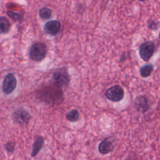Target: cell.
<instances>
[{"label":"cell","instance_id":"obj_1","mask_svg":"<svg viewBox=\"0 0 160 160\" xmlns=\"http://www.w3.org/2000/svg\"><path fill=\"white\" fill-rule=\"evenodd\" d=\"M47 53V48L46 45L41 42H36L33 44L29 50V56L32 60L40 61L42 60Z\"/></svg>","mask_w":160,"mask_h":160},{"label":"cell","instance_id":"obj_2","mask_svg":"<svg viewBox=\"0 0 160 160\" xmlns=\"http://www.w3.org/2000/svg\"><path fill=\"white\" fill-rule=\"evenodd\" d=\"M52 81L56 86L65 87L69 84L70 77L66 69L60 68L54 72Z\"/></svg>","mask_w":160,"mask_h":160},{"label":"cell","instance_id":"obj_3","mask_svg":"<svg viewBox=\"0 0 160 160\" xmlns=\"http://www.w3.org/2000/svg\"><path fill=\"white\" fill-rule=\"evenodd\" d=\"M123 89L119 85H115L108 89L105 92V96L109 100L113 102H118L124 98Z\"/></svg>","mask_w":160,"mask_h":160},{"label":"cell","instance_id":"obj_4","mask_svg":"<svg viewBox=\"0 0 160 160\" xmlns=\"http://www.w3.org/2000/svg\"><path fill=\"white\" fill-rule=\"evenodd\" d=\"M17 84V81L12 73H8L4 78L2 89L5 94H9L12 93L15 89Z\"/></svg>","mask_w":160,"mask_h":160},{"label":"cell","instance_id":"obj_5","mask_svg":"<svg viewBox=\"0 0 160 160\" xmlns=\"http://www.w3.org/2000/svg\"><path fill=\"white\" fill-rule=\"evenodd\" d=\"M154 44L151 41L142 43L139 47V54L141 58L145 61H148L152 56L154 51Z\"/></svg>","mask_w":160,"mask_h":160},{"label":"cell","instance_id":"obj_6","mask_svg":"<svg viewBox=\"0 0 160 160\" xmlns=\"http://www.w3.org/2000/svg\"><path fill=\"white\" fill-rule=\"evenodd\" d=\"M14 121L19 124H26L30 120L29 114L24 109H18L13 114Z\"/></svg>","mask_w":160,"mask_h":160},{"label":"cell","instance_id":"obj_7","mask_svg":"<svg viewBox=\"0 0 160 160\" xmlns=\"http://www.w3.org/2000/svg\"><path fill=\"white\" fill-rule=\"evenodd\" d=\"M44 31L49 34L56 35L61 29V23L58 21L53 20L47 22L44 27Z\"/></svg>","mask_w":160,"mask_h":160},{"label":"cell","instance_id":"obj_8","mask_svg":"<svg viewBox=\"0 0 160 160\" xmlns=\"http://www.w3.org/2000/svg\"><path fill=\"white\" fill-rule=\"evenodd\" d=\"M136 109L141 112H144L148 109V99L145 96H140L136 98L134 102Z\"/></svg>","mask_w":160,"mask_h":160},{"label":"cell","instance_id":"obj_9","mask_svg":"<svg viewBox=\"0 0 160 160\" xmlns=\"http://www.w3.org/2000/svg\"><path fill=\"white\" fill-rule=\"evenodd\" d=\"M113 148L114 146L112 143L108 139H104L99 144L98 150L101 154H106L111 152L113 150Z\"/></svg>","mask_w":160,"mask_h":160},{"label":"cell","instance_id":"obj_10","mask_svg":"<svg viewBox=\"0 0 160 160\" xmlns=\"http://www.w3.org/2000/svg\"><path fill=\"white\" fill-rule=\"evenodd\" d=\"M43 144H44V139L41 136H36L33 144L32 151L31 154L32 157H34L37 155V154L42 148Z\"/></svg>","mask_w":160,"mask_h":160},{"label":"cell","instance_id":"obj_11","mask_svg":"<svg viewBox=\"0 0 160 160\" xmlns=\"http://www.w3.org/2000/svg\"><path fill=\"white\" fill-rule=\"evenodd\" d=\"M11 24L9 20L4 16L0 17V34H5L9 31Z\"/></svg>","mask_w":160,"mask_h":160},{"label":"cell","instance_id":"obj_12","mask_svg":"<svg viewBox=\"0 0 160 160\" xmlns=\"http://www.w3.org/2000/svg\"><path fill=\"white\" fill-rule=\"evenodd\" d=\"M153 70V66L151 64H146L140 69V74L142 78H147L150 76Z\"/></svg>","mask_w":160,"mask_h":160},{"label":"cell","instance_id":"obj_13","mask_svg":"<svg viewBox=\"0 0 160 160\" xmlns=\"http://www.w3.org/2000/svg\"><path fill=\"white\" fill-rule=\"evenodd\" d=\"M79 118V112L76 109H72L66 114V119L71 122H75Z\"/></svg>","mask_w":160,"mask_h":160},{"label":"cell","instance_id":"obj_14","mask_svg":"<svg viewBox=\"0 0 160 160\" xmlns=\"http://www.w3.org/2000/svg\"><path fill=\"white\" fill-rule=\"evenodd\" d=\"M39 16L43 19H48L51 17L52 11L48 8H42L39 11Z\"/></svg>","mask_w":160,"mask_h":160},{"label":"cell","instance_id":"obj_15","mask_svg":"<svg viewBox=\"0 0 160 160\" xmlns=\"http://www.w3.org/2000/svg\"><path fill=\"white\" fill-rule=\"evenodd\" d=\"M8 14L11 19H12L13 20H16V21L20 20L22 17V15L20 13L12 12L11 11H8Z\"/></svg>","mask_w":160,"mask_h":160},{"label":"cell","instance_id":"obj_16","mask_svg":"<svg viewBox=\"0 0 160 160\" xmlns=\"http://www.w3.org/2000/svg\"><path fill=\"white\" fill-rule=\"evenodd\" d=\"M6 150L9 152H12L14 151V144L12 142H8L6 144Z\"/></svg>","mask_w":160,"mask_h":160},{"label":"cell","instance_id":"obj_17","mask_svg":"<svg viewBox=\"0 0 160 160\" xmlns=\"http://www.w3.org/2000/svg\"><path fill=\"white\" fill-rule=\"evenodd\" d=\"M138 1H144L146 0H138Z\"/></svg>","mask_w":160,"mask_h":160}]
</instances>
